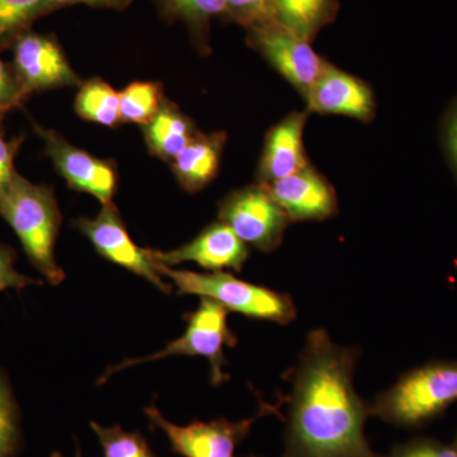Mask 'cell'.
<instances>
[{
  "label": "cell",
  "instance_id": "cell-1",
  "mask_svg": "<svg viewBox=\"0 0 457 457\" xmlns=\"http://www.w3.org/2000/svg\"><path fill=\"white\" fill-rule=\"evenodd\" d=\"M360 352L337 345L323 328L312 329L291 383L281 457H384L372 450L365 426L370 403L354 390Z\"/></svg>",
  "mask_w": 457,
  "mask_h": 457
},
{
  "label": "cell",
  "instance_id": "cell-2",
  "mask_svg": "<svg viewBox=\"0 0 457 457\" xmlns=\"http://www.w3.org/2000/svg\"><path fill=\"white\" fill-rule=\"evenodd\" d=\"M0 216L13 228L32 266L50 285L62 284L65 272L55 255L62 212L53 188L36 185L16 171L0 192Z\"/></svg>",
  "mask_w": 457,
  "mask_h": 457
},
{
  "label": "cell",
  "instance_id": "cell-3",
  "mask_svg": "<svg viewBox=\"0 0 457 457\" xmlns=\"http://www.w3.org/2000/svg\"><path fill=\"white\" fill-rule=\"evenodd\" d=\"M457 402V360H435L404 372L370 402V414L404 429L422 428Z\"/></svg>",
  "mask_w": 457,
  "mask_h": 457
},
{
  "label": "cell",
  "instance_id": "cell-4",
  "mask_svg": "<svg viewBox=\"0 0 457 457\" xmlns=\"http://www.w3.org/2000/svg\"><path fill=\"white\" fill-rule=\"evenodd\" d=\"M163 278L170 279L179 295H196L201 299L212 300L228 312H237L253 320L287 326L297 317L293 297L266 286L252 284L231 275L216 270L198 273L188 270H174L155 263Z\"/></svg>",
  "mask_w": 457,
  "mask_h": 457
},
{
  "label": "cell",
  "instance_id": "cell-5",
  "mask_svg": "<svg viewBox=\"0 0 457 457\" xmlns=\"http://www.w3.org/2000/svg\"><path fill=\"white\" fill-rule=\"evenodd\" d=\"M227 309L210 299H201L197 309L186 312L187 321L185 333L179 338L168 343L163 350L145 357L129 359L111 366L99 378L98 385L106 383L117 372L134 368L141 363L164 360L167 357L188 356L204 357L210 363V378L213 386H220L228 380V374L224 371L227 366L225 348H233L237 345V337L228 323Z\"/></svg>",
  "mask_w": 457,
  "mask_h": 457
},
{
  "label": "cell",
  "instance_id": "cell-6",
  "mask_svg": "<svg viewBox=\"0 0 457 457\" xmlns=\"http://www.w3.org/2000/svg\"><path fill=\"white\" fill-rule=\"evenodd\" d=\"M287 400V395L278 402L267 403L261 398L260 408L254 416L240 420H228L227 418L203 422L195 420L189 425L179 426L171 423L155 408L149 405L144 413L149 420L150 427L161 429L170 442L174 453L182 457H237V446L248 437L252 427L261 418L278 414L279 408Z\"/></svg>",
  "mask_w": 457,
  "mask_h": 457
},
{
  "label": "cell",
  "instance_id": "cell-7",
  "mask_svg": "<svg viewBox=\"0 0 457 457\" xmlns=\"http://www.w3.org/2000/svg\"><path fill=\"white\" fill-rule=\"evenodd\" d=\"M219 220L225 222L246 245L262 253L276 251L291 224L262 183L228 195L219 204Z\"/></svg>",
  "mask_w": 457,
  "mask_h": 457
},
{
  "label": "cell",
  "instance_id": "cell-8",
  "mask_svg": "<svg viewBox=\"0 0 457 457\" xmlns=\"http://www.w3.org/2000/svg\"><path fill=\"white\" fill-rule=\"evenodd\" d=\"M74 227L92 243L101 257L146 279L162 293L171 294L173 286L164 281L156 270L152 249L141 248L131 239L113 203L102 204L96 218L77 219Z\"/></svg>",
  "mask_w": 457,
  "mask_h": 457
},
{
  "label": "cell",
  "instance_id": "cell-9",
  "mask_svg": "<svg viewBox=\"0 0 457 457\" xmlns=\"http://www.w3.org/2000/svg\"><path fill=\"white\" fill-rule=\"evenodd\" d=\"M248 41L303 99L328 64L312 49L311 42L276 21L249 29Z\"/></svg>",
  "mask_w": 457,
  "mask_h": 457
},
{
  "label": "cell",
  "instance_id": "cell-10",
  "mask_svg": "<svg viewBox=\"0 0 457 457\" xmlns=\"http://www.w3.org/2000/svg\"><path fill=\"white\" fill-rule=\"evenodd\" d=\"M35 130L69 187L97 198L102 204H112L117 188V170L112 163L71 145L54 130L38 125H35Z\"/></svg>",
  "mask_w": 457,
  "mask_h": 457
},
{
  "label": "cell",
  "instance_id": "cell-11",
  "mask_svg": "<svg viewBox=\"0 0 457 457\" xmlns=\"http://www.w3.org/2000/svg\"><path fill=\"white\" fill-rule=\"evenodd\" d=\"M13 71L27 97L33 92L80 84L60 45L47 36L36 33L18 38Z\"/></svg>",
  "mask_w": 457,
  "mask_h": 457
},
{
  "label": "cell",
  "instance_id": "cell-12",
  "mask_svg": "<svg viewBox=\"0 0 457 457\" xmlns=\"http://www.w3.org/2000/svg\"><path fill=\"white\" fill-rule=\"evenodd\" d=\"M155 263L163 266L194 262L204 270H231L240 272L249 257L248 245L220 220L212 222L191 242L171 251L152 249Z\"/></svg>",
  "mask_w": 457,
  "mask_h": 457
},
{
  "label": "cell",
  "instance_id": "cell-13",
  "mask_svg": "<svg viewBox=\"0 0 457 457\" xmlns=\"http://www.w3.org/2000/svg\"><path fill=\"white\" fill-rule=\"evenodd\" d=\"M262 185L291 222L328 220L338 212L335 188L312 165L293 176Z\"/></svg>",
  "mask_w": 457,
  "mask_h": 457
},
{
  "label": "cell",
  "instance_id": "cell-14",
  "mask_svg": "<svg viewBox=\"0 0 457 457\" xmlns=\"http://www.w3.org/2000/svg\"><path fill=\"white\" fill-rule=\"evenodd\" d=\"M305 101L311 112L343 114L362 122H370L375 116L374 93L368 84L330 62L319 75Z\"/></svg>",
  "mask_w": 457,
  "mask_h": 457
},
{
  "label": "cell",
  "instance_id": "cell-15",
  "mask_svg": "<svg viewBox=\"0 0 457 457\" xmlns=\"http://www.w3.org/2000/svg\"><path fill=\"white\" fill-rule=\"evenodd\" d=\"M306 120L308 113L293 112L270 129L258 168L260 183L286 179L311 165L303 141Z\"/></svg>",
  "mask_w": 457,
  "mask_h": 457
},
{
  "label": "cell",
  "instance_id": "cell-16",
  "mask_svg": "<svg viewBox=\"0 0 457 457\" xmlns=\"http://www.w3.org/2000/svg\"><path fill=\"white\" fill-rule=\"evenodd\" d=\"M225 141V132H197L191 143L171 161V170L180 187L189 194H196L212 182L220 167Z\"/></svg>",
  "mask_w": 457,
  "mask_h": 457
},
{
  "label": "cell",
  "instance_id": "cell-17",
  "mask_svg": "<svg viewBox=\"0 0 457 457\" xmlns=\"http://www.w3.org/2000/svg\"><path fill=\"white\" fill-rule=\"evenodd\" d=\"M143 130L150 153L167 162L173 161L198 132L194 122L168 99Z\"/></svg>",
  "mask_w": 457,
  "mask_h": 457
},
{
  "label": "cell",
  "instance_id": "cell-18",
  "mask_svg": "<svg viewBox=\"0 0 457 457\" xmlns=\"http://www.w3.org/2000/svg\"><path fill=\"white\" fill-rule=\"evenodd\" d=\"M338 0H275V21L312 42L336 20Z\"/></svg>",
  "mask_w": 457,
  "mask_h": 457
},
{
  "label": "cell",
  "instance_id": "cell-19",
  "mask_svg": "<svg viewBox=\"0 0 457 457\" xmlns=\"http://www.w3.org/2000/svg\"><path fill=\"white\" fill-rule=\"evenodd\" d=\"M75 111L86 121L113 128L120 122V93L99 78L87 80L80 83Z\"/></svg>",
  "mask_w": 457,
  "mask_h": 457
},
{
  "label": "cell",
  "instance_id": "cell-20",
  "mask_svg": "<svg viewBox=\"0 0 457 457\" xmlns=\"http://www.w3.org/2000/svg\"><path fill=\"white\" fill-rule=\"evenodd\" d=\"M120 93V122L145 126L163 104V88L158 82H134Z\"/></svg>",
  "mask_w": 457,
  "mask_h": 457
},
{
  "label": "cell",
  "instance_id": "cell-21",
  "mask_svg": "<svg viewBox=\"0 0 457 457\" xmlns=\"http://www.w3.org/2000/svg\"><path fill=\"white\" fill-rule=\"evenodd\" d=\"M22 444V427L16 398L0 368V457H16Z\"/></svg>",
  "mask_w": 457,
  "mask_h": 457
},
{
  "label": "cell",
  "instance_id": "cell-22",
  "mask_svg": "<svg viewBox=\"0 0 457 457\" xmlns=\"http://www.w3.org/2000/svg\"><path fill=\"white\" fill-rule=\"evenodd\" d=\"M104 457H158L140 432H129L121 426L104 427L90 422Z\"/></svg>",
  "mask_w": 457,
  "mask_h": 457
},
{
  "label": "cell",
  "instance_id": "cell-23",
  "mask_svg": "<svg viewBox=\"0 0 457 457\" xmlns=\"http://www.w3.org/2000/svg\"><path fill=\"white\" fill-rule=\"evenodd\" d=\"M162 5L171 17L179 18L191 29L203 32L213 17L225 16V0H162Z\"/></svg>",
  "mask_w": 457,
  "mask_h": 457
},
{
  "label": "cell",
  "instance_id": "cell-24",
  "mask_svg": "<svg viewBox=\"0 0 457 457\" xmlns=\"http://www.w3.org/2000/svg\"><path fill=\"white\" fill-rule=\"evenodd\" d=\"M44 0H0V44L41 16Z\"/></svg>",
  "mask_w": 457,
  "mask_h": 457
},
{
  "label": "cell",
  "instance_id": "cell-25",
  "mask_svg": "<svg viewBox=\"0 0 457 457\" xmlns=\"http://www.w3.org/2000/svg\"><path fill=\"white\" fill-rule=\"evenodd\" d=\"M225 17L248 31L275 21V0H225Z\"/></svg>",
  "mask_w": 457,
  "mask_h": 457
},
{
  "label": "cell",
  "instance_id": "cell-26",
  "mask_svg": "<svg viewBox=\"0 0 457 457\" xmlns=\"http://www.w3.org/2000/svg\"><path fill=\"white\" fill-rule=\"evenodd\" d=\"M384 457H457V451L436 438L416 437L396 445Z\"/></svg>",
  "mask_w": 457,
  "mask_h": 457
},
{
  "label": "cell",
  "instance_id": "cell-27",
  "mask_svg": "<svg viewBox=\"0 0 457 457\" xmlns=\"http://www.w3.org/2000/svg\"><path fill=\"white\" fill-rule=\"evenodd\" d=\"M16 253L13 249L7 245H0V293L14 288V290H22L33 285H41L38 279L27 278L23 273L18 272L14 267Z\"/></svg>",
  "mask_w": 457,
  "mask_h": 457
},
{
  "label": "cell",
  "instance_id": "cell-28",
  "mask_svg": "<svg viewBox=\"0 0 457 457\" xmlns=\"http://www.w3.org/2000/svg\"><path fill=\"white\" fill-rule=\"evenodd\" d=\"M26 98L13 68H9L0 59V120L9 111L20 106Z\"/></svg>",
  "mask_w": 457,
  "mask_h": 457
},
{
  "label": "cell",
  "instance_id": "cell-29",
  "mask_svg": "<svg viewBox=\"0 0 457 457\" xmlns=\"http://www.w3.org/2000/svg\"><path fill=\"white\" fill-rule=\"evenodd\" d=\"M442 143L457 179V98L445 114L442 122Z\"/></svg>",
  "mask_w": 457,
  "mask_h": 457
},
{
  "label": "cell",
  "instance_id": "cell-30",
  "mask_svg": "<svg viewBox=\"0 0 457 457\" xmlns=\"http://www.w3.org/2000/svg\"><path fill=\"white\" fill-rule=\"evenodd\" d=\"M20 145L21 139L5 140L0 132V192L8 187L16 174L17 170H14L13 162Z\"/></svg>",
  "mask_w": 457,
  "mask_h": 457
},
{
  "label": "cell",
  "instance_id": "cell-31",
  "mask_svg": "<svg viewBox=\"0 0 457 457\" xmlns=\"http://www.w3.org/2000/svg\"><path fill=\"white\" fill-rule=\"evenodd\" d=\"M131 2L132 0H44L41 16L49 13L54 9L66 7V5L87 4L97 8L123 9L128 7Z\"/></svg>",
  "mask_w": 457,
  "mask_h": 457
},
{
  "label": "cell",
  "instance_id": "cell-32",
  "mask_svg": "<svg viewBox=\"0 0 457 457\" xmlns=\"http://www.w3.org/2000/svg\"><path fill=\"white\" fill-rule=\"evenodd\" d=\"M51 457H66V456L62 455V453H59V451H55V453H53V455H51ZM75 457H83L82 451H80V449L77 450V453H75Z\"/></svg>",
  "mask_w": 457,
  "mask_h": 457
},
{
  "label": "cell",
  "instance_id": "cell-33",
  "mask_svg": "<svg viewBox=\"0 0 457 457\" xmlns=\"http://www.w3.org/2000/svg\"><path fill=\"white\" fill-rule=\"evenodd\" d=\"M453 449H455L457 451V435L455 437V441H453Z\"/></svg>",
  "mask_w": 457,
  "mask_h": 457
}]
</instances>
